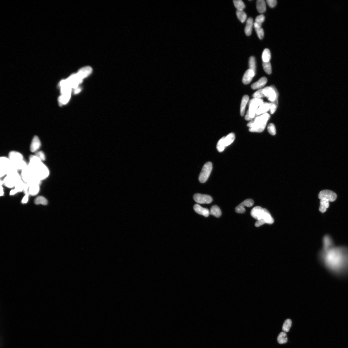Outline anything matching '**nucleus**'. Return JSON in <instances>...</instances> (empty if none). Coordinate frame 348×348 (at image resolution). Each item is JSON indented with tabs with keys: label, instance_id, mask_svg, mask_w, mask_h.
I'll return each mask as SVG.
<instances>
[{
	"label": "nucleus",
	"instance_id": "16",
	"mask_svg": "<svg viewBox=\"0 0 348 348\" xmlns=\"http://www.w3.org/2000/svg\"><path fill=\"white\" fill-rule=\"evenodd\" d=\"M193 209L197 213L205 217H208L210 214V212L208 209L204 208L198 204H195L193 207Z\"/></svg>",
	"mask_w": 348,
	"mask_h": 348
},
{
	"label": "nucleus",
	"instance_id": "40",
	"mask_svg": "<svg viewBox=\"0 0 348 348\" xmlns=\"http://www.w3.org/2000/svg\"><path fill=\"white\" fill-rule=\"evenodd\" d=\"M268 130L269 133L272 136H274L276 134L275 127L273 123L269 124L268 127Z\"/></svg>",
	"mask_w": 348,
	"mask_h": 348
},
{
	"label": "nucleus",
	"instance_id": "25",
	"mask_svg": "<svg viewBox=\"0 0 348 348\" xmlns=\"http://www.w3.org/2000/svg\"><path fill=\"white\" fill-rule=\"evenodd\" d=\"M329 201L327 199H320V206L319 208L320 212L324 213L330 206Z\"/></svg>",
	"mask_w": 348,
	"mask_h": 348
},
{
	"label": "nucleus",
	"instance_id": "21",
	"mask_svg": "<svg viewBox=\"0 0 348 348\" xmlns=\"http://www.w3.org/2000/svg\"><path fill=\"white\" fill-rule=\"evenodd\" d=\"M254 25L253 19L252 18H248L246 22V26L245 28V32L247 36H250L251 35L253 25Z\"/></svg>",
	"mask_w": 348,
	"mask_h": 348
},
{
	"label": "nucleus",
	"instance_id": "7",
	"mask_svg": "<svg viewBox=\"0 0 348 348\" xmlns=\"http://www.w3.org/2000/svg\"><path fill=\"white\" fill-rule=\"evenodd\" d=\"M212 168V163L210 162H208L204 164L199 178L200 182L204 183L207 181L211 173Z\"/></svg>",
	"mask_w": 348,
	"mask_h": 348
},
{
	"label": "nucleus",
	"instance_id": "11",
	"mask_svg": "<svg viewBox=\"0 0 348 348\" xmlns=\"http://www.w3.org/2000/svg\"><path fill=\"white\" fill-rule=\"evenodd\" d=\"M194 200L199 204H209L212 201V197L210 195L196 193L193 196Z\"/></svg>",
	"mask_w": 348,
	"mask_h": 348
},
{
	"label": "nucleus",
	"instance_id": "39",
	"mask_svg": "<svg viewBox=\"0 0 348 348\" xmlns=\"http://www.w3.org/2000/svg\"><path fill=\"white\" fill-rule=\"evenodd\" d=\"M252 96L254 98L259 99H261V98L265 97L263 93V89H260V90L256 92L253 94Z\"/></svg>",
	"mask_w": 348,
	"mask_h": 348
},
{
	"label": "nucleus",
	"instance_id": "27",
	"mask_svg": "<svg viewBox=\"0 0 348 348\" xmlns=\"http://www.w3.org/2000/svg\"><path fill=\"white\" fill-rule=\"evenodd\" d=\"M235 138V134L233 133L229 134L226 137L224 136V141L226 147L231 145L234 142Z\"/></svg>",
	"mask_w": 348,
	"mask_h": 348
},
{
	"label": "nucleus",
	"instance_id": "5",
	"mask_svg": "<svg viewBox=\"0 0 348 348\" xmlns=\"http://www.w3.org/2000/svg\"><path fill=\"white\" fill-rule=\"evenodd\" d=\"M263 91L265 96L277 107L279 94L275 86L272 85L270 87H266L263 89Z\"/></svg>",
	"mask_w": 348,
	"mask_h": 348
},
{
	"label": "nucleus",
	"instance_id": "1",
	"mask_svg": "<svg viewBox=\"0 0 348 348\" xmlns=\"http://www.w3.org/2000/svg\"><path fill=\"white\" fill-rule=\"evenodd\" d=\"M270 115L265 113L253 118L247 124L250 132L261 133L265 129L267 122L270 118Z\"/></svg>",
	"mask_w": 348,
	"mask_h": 348
},
{
	"label": "nucleus",
	"instance_id": "42",
	"mask_svg": "<svg viewBox=\"0 0 348 348\" xmlns=\"http://www.w3.org/2000/svg\"><path fill=\"white\" fill-rule=\"evenodd\" d=\"M35 155L39 158L42 161H44L45 160V156L44 152L41 151H39L35 153Z\"/></svg>",
	"mask_w": 348,
	"mask_h": 348
},
{
	"label": "nucleus",
	"instance_id": "33",
	"mask_svg": "<svg viewBox=\"0 0 348 348\" xmlns=\"http://www.w3.org/2000/svg\"><path fill=\"white\" fill-rule=\"evenodd\" d=\"M233 2L237 10H243L245 9V5L243 1L241 0H234L233 1Z\"/></svg>",
	"mask_w": 348,
	"mask_h": 348
},
{
	"label": "nucleus",
	"instance_id": "17",
	"mask_svg": "<svg viewBox=\"0 0 348 348\" xmlns=\"http://www.w3.org/2000/svg\"><path fill=\"white\" fill-rule=\"evenodd\" d=\"M26 183L23 181V180L18 182L16 185L14 189L10 191V195H14L20 192L24 191L25 188Z\"/></svg>",
	"mask_w": 348,
	"mask_h": 348
},
{
	"label": "nucleus",
	"instance_id": "26",
	"mask_svg": "<svg viewBox=\"0 0 348 348\" xmlns=\"http://www.w3.org/2000/svg\"><path fill=\"white\" fill-rule=\"evenodd\" d=\"M210 215L217 218L220 217L222 215V212L219 207L216 205L212 206L210 208Z\"/></svg>",
	"mask_w": 348,
	"mask_h": 348
},
{
	"label": "nucleus",
	"instance_id": "24",
	"mask_svg": "<svg viewBox=\"0 0 348 348\" xmlns=\"http://www.w3.org/2000/svg\"><path fill=\"white\" fill-rule=\"evenodd\" d=\"M256 7L258 11L260 13L265 12L266 11V4L264 0H258L256 2Z\"/></svg>",
	"mask_w": 348,
	"mask_h": 348
},
{
	"label": "nucleus",
	"instance_id": "32",
	"mask_svg": "<svg viewBox=\"0 0 348 348\" xmlns=\"http://www.w3.org/2000/svg\"><path fill=\"white\" fill-rule=\"evenodd\" d=\"M236 13L237 17L241 23L244 22L247 17L246 13L243 10H237Z\"/></svg>",
	"mask_w": 348,
	"mask_h": 348
},
{
	"label": "nucleus",
	"instance_id": "23",
	"mask_svg": "<svg viewBox=\"0 0 348 348\" xmlns=\"http://www.w3.org/2000/svg\"><path fill=\"white\" fill-rule=\"evenodd\" d=\"M249 96L248 95H244L242 99L241 105V109H240V114L242 117L244 116L245 114V108L249 101Z\"/></svg>",
	"mask_w": 348,
	"mask_h": 348
},
{
	"label": "nucleus",
	"instance_id": "31",
	"mask_svg": "<svg viewBox=\"0 0 348 348\" xmlns=\"http://www.w3.org/2000/svg\"><path fill=\"white\" fill-rule=\"evenodd\" d=\"M263 62H268L271 59V54L270 51L268 48H266L263 51L262 56Z\"/></svg>",
	"mask_w": 348,
	"mask_h": 348
},
{
	"label": "nucleus",
	"instance_id": "48",
	"mask_svg": "<svg viewBox=\"0 0 348 348\" xmlns=\"http://www.w3.org/2000/svg\"><path fill=\"white\" fill-rule=\"evenodd\" d=\"M4 194V191L3 188V185H1V196H3Z\"/></svg>",
	"mask_w": 348,
	"mask_h": 348
},
{
	"label": "nucleus",
	"instance_id": "6",
	"mask_svg": "<svg viewBox=\"0 0 348 348\" xmlns=\"http://www.w3.org/2000/svg\"><path fill=\"white\" fill-rule=\"evenodd\" d=\"M9 158L1 157L0 158V176L1 178L6 176L10 170L12 168Z\"/></svg>",
	"mask_w": 348,
	"mask_h": 348
},
{
	"label": "nucleus",
	"instance_id": "36",
	"mask_svg": "<svg viewBox=\"0 0 348 348\" xmlns=\"http://www.w3.org/2000/svg\"><path fill=\"white\" fill-rule=\"evenodd\" d=\"M224 137L221 138L217 143V148L218 151L220 152H223L226 147L224 141Z\"/></svg>",
	"mask_w": 348,
	"mask_h": 348
},
{
	"label": "nucleus",
	"instance_id": "14",
	"mask_svg": "<svg viewBox=\"0 0 348 348\" xmlns=\"http://www.w3.org/2000/svg\"><path fill=\"white\" fill-rule=\"evenodd\" d=\"M41 145V142L37 136H35L32 140L30 147V150L32 153H36L39 151Z\"/></svg>",
	"mask_w": 348,
	"mask_h": 348
},
{
	"label": "nucleus",
	"instance_id": "41",
	"mask_svg": "<svg viewBox=\"0 0 348 348\" xmlns=\"http://www.w3.org/2000/svg\"><path fill=\"white\" fill-rule=\"evenodd\" d=\"M265 20V16L264 15L261 14L259 15L256 18L255 21L256 23H257L261 26L262 24L264 22Z\"/></svg>",
	"mask_w": 348,
	"mask_h": 348
},
{
	"label": "nucleus",
	"instance_id": "19",
	"mask_svg": "<svg viewBox=\"0 0 348 348\" xmlns=\"http://www.w3.org/2000/svg\"><path fill=\"white\" fill-rule=\"evenodd\" d=\"M42 162L43 161L35 155H32L29 157V161L28 165L31 168H33Z\"/></svg>",
	"mask_w": 348,
	"mask_h": 348
},
{
	"label": "nucleus",
	"instance_id": "3",
	"mask_svg": "<svg viewBox=\"0 0 348 348\" xmlns=\"http://www.w3.org/2000/svg\"><path fill=\"white\" fill-rule=\"evenodd\" d=\"M262 99L253 98L250 101L249 108L246 115L245 119L247 121L252 120L256 116V112L259 107L264 103Z\"/></svg>",
	"mask_w": 348,
	"mask_h": 348
},
{
	"label": "nucleus",
	"instance_id": "28",
	"mask_svg": "<svg viewBox=\"0 0 348 348\" xmlns=\"http://www.w3.org/2000/svg\"><path fill=\"white\" fill-rule=\"evenodd\" d=\"M254 26L259 38L260 39H263L264 36V32L263 29L261 28V26L255 22Z\"/></svg>",
	"mask_w": 348,
	"mask_h": 348
},
{
	"label": "nucleus",
	"instance_id": "12",
	"mask_svg": "<svg viewBox=\"0 0 348 348\" xmlns=\"http://www.w3.org/2000/svg\"><path fill=\"white\" fill-rule=\"evenodd\" d=\"M254 202L252 199H248L242 202L235 208V212L238 214H243L245 212V207H250L254 204Z\"/></svg>",
	"mask_w": 348,
	"mask_h": 348
},
{
	"label": "nucleus",
	"instance_id": "13",
	"mask_svg": "<svg viewBox=\"0 0 348 348\" xmlns=\"http://www.w3.org/2000/svg\"><path fill=\"white\" fill-rule=\"evenodd\" d=\"M263 208L257 206L253 208L250 212L252 217L257 220L262 219L263 214Z\"/></svg>",
	"mask_w": 348,
	"mask_h": 348
},
{
	"label": "nucleus",
	"instance_id": "18",
	"mask_svg": "<svg viewBox=\"0 0 348 348\" xmlns=\"http://www.w3.org/2000/svg\"><path fill=\"white\" fill-rule=\"evenodd\" d=\"M267 82V79L265 77H261L257 82L253 83L251 85V88L253 90H257L263 88Z\"/></svg>",
	"mask_w": 348,
	"mask_h": 348
},
{
	"label": "nucleus",
	"instance_id": "34",
	"mask_svg": "<svg viewBox=\"0 0 348 348\" xmlns=\"http://www.w3.org/2000/svg\"><path fill=\"white\" fill-rule=\"evenodd\" d=\"M292 325V321L290 319L286 320L283 324L282 328V330L283 332H289L290 329Z\"/></svg>",
	"mask_w": 348,
	"mask_h": 348
},
{
	"label": "nucleus",
	"instance_id": "29",
	"mask_svg": "<svg viewBox=\"0 0 348 348\" xmlns=\"http://www.w3.org/2000/svg\"><path fill=\"white\" fill-rule=\"evenodd\" d=\"M288 341L287 334L284 332H282L279 334L277 338V341L279 343L283 344L287 343Z\"/></svg>",
	"mask_w": 348,
	"mask_h": 348
},
{
	"label": "nucleus",
	"instance_id": "35",
	"mask_svg": "<svg viewBox=\"0 0 348 348\" xmlns=\"http://www.w3.org/2000/svg\"><path fill=\"white\" fill-rule=\"evenodd\" d=\"M35 203L37 205L41 204L45 206L47 204L48 201L44 197L39 196L37 197L35 199Z\"/></svg>",
	"mask_w": 348,
	"mask_h": 348
},
{
	"label": "nucleus",
	"instance_id": "10",
	"mask_svg": "<svg viewBox=\"0 0 348 348\" xmlns=\"http://www.w3.org/2000/svg\"><path fill=\"white\" fill-rule=\"evenodd\" d=\"M318 197L320 199H328L330 202H333L336 200L337 195L332 191L324 190L320 191Z\"/></svg>",
	"mask_w": 348,
	"mask_h": 348
},
{
	"label": "nucleus",
	"instance_id": "20",
	"mask_svg": "<svg viewBox=\"0 0 348 348\" xmlns=\"http://www.w3.org/2000/svg\"><path fill=\"white\" fill-rule=\"evenodd\" d=\"M270 105L269 103L264 102L263 104L258 107L257 112H256V115H259L261 114H265L270 110Z\"/></svg>",
	"mask_w": 348,
	"mask_h": 348
},
{
	"label": "nucleus",
	"instance_id": "30",
	"mask_svg": "<svg viewBox=\"0 0 348 348\" xmlns=\"http://www.w3.org/2000/svg\"><path fill=\"white\" fill-rule=\"evenodd\" d=\"M71 93L62 94L59 99V101L60 104L62 105L66 104L71 98Z\"/></svg>",
	"mask_w": 348,
	"mask_h": 348
},
{
	"label": "nucleus",
	"instance_id": "43",
	"mask_svg": "<svg viewBox=\"0 0 348 348\" xmlns=\"http://www.w3.org/2000/svg\"><path fill=\"white\" fill-rule=\"evenodd\" d=\"M266 1L270 7L273 8L276 6L277 1L276 0H267Z\"/></svg>",
	"mask_w": 348,
	"mask_h": 348
},
{
	"label": "nucleus",
	"instance_id": "47",
	"mask_svg": "<svg viewBox=\"0 0 348 348\" xmlns=\"http://www.w3.org/2000/svg\"><path fill=\"white\" fill-rule=\"evenodd\" d=\"M81 88H80L78 87L77 88L75 89V91H74V93L75 94H77L78 93H79V92H80V91H81Z\"/></svg>",
	"mask_w": 348,
	"mask_h": 348
},
{
	"label": "nucleus",
	"instance_id": "8",
	"mask_svg": "<svg viewBox=\"0 0 348 348\" xmlns=\"http://www.w3.org/2000/svg\"><path fill=\"white\" fill-rule=\"evenodd\" d=\"M20 175L23 181L25 183L31 182L34 178L36 177L33 170L28 165L25 168L21 171Z\"/></svg>",
	"mask_w": 348,
	"mask_h": 348
},
{
	"label": "nucleus",
	"instance_id": "15",
	"mask_svg": "<svg viewBox=\"0 0 348 348\" xmlns=\"http://www.w3.org/2000/svg\"><path fill=\"white\" fill-rule=\"evenodd\" d=\"M255 73L252 70L249 69L245 72L242 79V82L244 85H248L251 81L255 76Z\"/></svg>",
	"mask_w": 348,
	"mask_h": 348
},
{
	"label": "nucleus",
	"instance_id": "45",
	"mask_svg": "<svg viewBox=\"0 0 348 348\" xmlns=\"http://www.w3.org/2000/svg\"><path fill=\"white\" fill-rule=\"evenodd\" d=\"M269 104L270 105V108L269 110L270 113L271 114H273L276 110L277 107L275 105L271 103H269Z\"/></svg>",
	"mask_w": 348,
	"mask_h": 348
},
{
	"label": "nucleus",
	"instance_id": "9",
	"mask_svg": "<svg viewBox=\"0 0 348 348\" xmlns=\"http://www.w3.org/2000/svg\"><path fill=\"white\" fill-rule=\"evenodd\" d=\"M65 80L67 85L75 89L78 88V85L82 82V80L77 73L72 75Z\"/></svg>",
	"mask_w": 348,
	"mask_h": 348
},
{
	"label": "nucleus",
	"instance_id": "46",
	"mask_svg": "<svg viewBox=\"0 0 348 348\" xmlns=\"http://www.w3.org/2000/svg\"><path fill=\"white\" fill-rule=\"evenodd\" d=\"M29 195L28 194H25V196L24 197L22 200V203L23 204H26L28 201V200Z\"/></svg>",
	"mask_w": 348,
	"mask_h": 348
},
{
	"label": "nucleus",
	"instance_id": "22",
	"mask_svg": "<svg viewBox=\"0 0 348 348\" xmlns=\"http://www.w3.org/2000/svg\"><path fill=\"white\" fill-rule=\"evenodd\" d=\"M264 212L262 219L265 221L266 223L271 225L273 223L274 219L268 210L265 208H263Z\"/></svg>",
	"mask_w": 348,
	"mask_h": 348
},
{
	"label": "nucleus",
	"instance_id": "2",
	"mask_svg": "<svg viewBox=\"0 0 348 348\" xmlns=\"http://www.w3.org/2000/svg\"><path fill=\"white\" fill-rule=\"evenodd\" d=\"M8 158L13 168L18 171H22L28 166V164L24 160L23 155L20 152L12 151L9 153Z\"/></svg>",
	"mask_w": 348,
	"mask_h": 348
},
{
	"label": "nucleus",
	"instance_id": "4",
	"mask_svg": "<svg viewBox=\"0 0 348 348\" xmlns=\"http://www.w3.org/2000/svg\"><path fill=\"white\" fill-rule=\"evenodd\" d=\"M31 169L33 170L35 176L41 181L47 179L50 175L49 169L43 162Z\"/></svg>",
	"mask_w": 348,
	"mask_h": 348
},
{
	"label": "nucleus",
	"instance_id": "37",
	"mask_svg": "<svg viewBox=\"0 0 348 348\" xmlns=\"http://www.w3.org/2000/svg\"><path fill=\"white\" fill-rule=\"evenodd\" d=\"M263 66L264 71L266 73L271 74L272 72V68L270 62H263Z\"/></svg>",
	"mask_w": 348,
	"mask_h": 348
},
{
	"label": "nucleus",
	"instance_id": "44",
	"mask_svg": "<svg viewBox=\"0 0 348 348\" xmlns=\"http://www.w3.org/2000/svg\"><path fill=\"white\" fill-rule=\"evenodd\" d=\"M265 223H266L265 221L262 218V219L257 220L255 223V226L256 227H259Z\"/></svg>",
	"mask_w": 348,
	"mask_h": 348
},
{
	"label": "nucleus",
	"instance_id": "38",
	"mask_svg": "<svg viewBox=\"0 0 348 348\" xmlns=\"http://www.w3.org/2000/svg\"><path fill=\"white\" fill-rule=\"evenodd\" d=\"M249 64L250 69L252 70L255 73L256 69V61L254 56H251L249 58Z\"/></svg>",
	"mask_w": 348,
	"mask_h": 348
}]
</instances>
